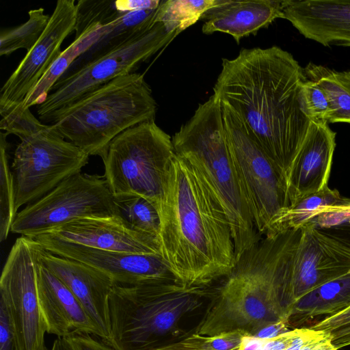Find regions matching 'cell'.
<instances>
[{
  "instance_id": "83f0119b",
  "label": "cell",
  "mask_w": 350,
  "mask_h": 350,
  "mask_svg": "<svg viewBox=\"0 0 350 350\" xmlns=\"http://www.w3.org/2000/svg\"><path fill=\"white\" fill-rule=\"evenodd\" d=\"M29 19L23 24L0 36V55H8L16 50L25 49L29 51L38 42L45 30L50 16L44 8L31 10Z\"/></svg>"
},
{
  "instance_id": "d6986e66",
  "label": "cell",
  "mask_w": 350,
  "mask_h": 350,
  "mask_svg": "<svg viewBox=\"0 0 350 350\" xmlns=\"http://www.w3.org/2000/svg\"><path fill=\"white\" fill-rule=\"evenodd\" d=\"M282 12L306 38L350 47V0H284Z\"/></svg>"
},
{
  "instance_id": "836d02e7",
  "label": "cell",
  "mask_w": 350,
  "mask_h": 350,
  "mask_svg": "<svg viewBox=\"0 0 350 350\" xmlns=\"http://www.w3.org/2000/svg\"><path fill=\"white\" fill-rule=\"evenodd\" d=\"M299 101L303 112L310 122H327L330 113L329 101L318 85L305 77L300 84Z\"/></svg>"
},
{
  "instance_id": "484cf974",
  "label": "cell",
  "mask_w": 350,
  "mask_h": 350,
  "mask_svg": "<svg viewBox=\"0 0 350 350\" xmlns=\"http://www.w3.org/2000/svg\"><path fill=\"white\" fill-rule=\"evenodd\" d=\"M349 204V198L342 196L337 190L327 187L288 208L274 222L267 234L299 228L329 208Z\"/></svg>"
},
{
  "instance_id": "ab89813d",
  "label": "cell",
  "mask_w": 350,
  "mask_h": 350,
  "mask_svg": "<svg viewBox=\"0 0 350 350\" xmlns=\"http://www.w3.org/2000/svg\"><path fill=\"white\" fill-rule=\"evenodd\" d=\"M299 331V328H295L273 338L265 340L262 350H286Z\"/></svg>"
},
{
  "instance_id": "f1b7e54d",
  "label": "cell",
  "mask_w": 350,
  "mask_h": 350,
  "mask_svg": "<svg viewBox=\"0 0 350 350\" xmlns=\"http://www.w3.org/2000/svg\"><path fill=\"white\" fill-rule=\"evenodd\" d=\"M8 133L1 131L0 136V241H5L18 211L15 205L14 181L8 161Z\"/></svg>"
},
{
  "instance_id": "e0dca14e",
  "label": "cell",
  "mask_w": 350,
  "mask_h": 350,
  "mask_svg": "<svg viewBox=\"0 0 350 350\" xmlns=\"http://www.w3.org/2000/svg\"><path fill=\"white\" fill-rule=\"evenodd\" d=\"M40 261L74 294L97 327L101 340L111 337L109 297L116 282L83 262L54 254L40 245Z\"/></svg>"
},
{
  "instance_id": "ba28073f",
  "label": "cell",
  "mask_w": 350,
  "mask_h": 350,
  "mask_svg": "<svg viewBox=\"0 0 350 350\" xmlns=\"http://www.w3.org/2000/svg\"><path fill=\"white\" fill-rule=\"evenodd\" d=\"M226 137L241 191L258 234L265 236L288 206L286 185L237 115L221 103Z\"/></svg>"
},
{
  "instance_id": "8992f818",
  "label": "cell",
  "mask_w": 350,
  "mask_h": 350,
  "mask_svg": "<svg viewBox=\"0 0 350 350\" xmlns=\"http://www.w3.org/2000/svg\"><path fill=\"white\" fill-rule=\"evenodd\" d=\"M213 293L208 287L178 281L116 283L109 297L111 337L107 345L116 350H148L163 344L180 321Z\"/></svg>"
},
{
  "instance_id": "8fae6325",
  "label": "cell",
  "mask_w": 350,
  "mask_h": 350,
  "mask_svg": "<svg viewBox=\"0 0 350 350\" xmlns=\"http://www.w3.org/2000/svg\"><path fill=\"white\" fill-rule=\"evenodd\" d=\"M90 155L66 141L52 126L21 139L14 153L15 205L34 202L65 179L81 172Z\"/></svg>"
},
{
  "instance_id": "1f68e13d",
  "label": "cell",
  "mask_w": 350,
  "mask_h": 350,
  "mask_svg": "<svg viewBox=\"0 0 350 350\" xmlns=\"http://www.w3.org/2000/svg\"><path fill=\"white\" fill-rule=\"evenodd\" d=\"M0 129L21 139L34 135L49 127L37 119L23 104L0 105Z\"/></svg>"
},
{
  "instance_id": "7c38bea8",
  "label": "cell",
  "mask_w": 350,
  "mask_h": 350,
  "mask_svg": "<svg viewBox=\"0 0 350 350\" xmlns=\"http://www.w3.org/2000/svg\"><path fill=\"white\" fill-rule=\"evenodd\" d=\"M40 244L21 236L14 242L0 279L1 299L7 309L17 350H48L37 291Z\"/></svg>"
},
{
  "instance_id": "44dd1931",
  "label": "cell",
  "mask_w": 350,
  "mask_h": 350,
  "mask_svg": "<svg viewBox=\"0 0 350 350\" xmlns=\"http://www.w3.org/2000/svg\"><path fill=\"white\" fill-rule=\"evenodd\" d=\"M278 18H284L282 1L220 0L202 16V31L205 34L226 33L239 43L242 38L256 34Z\"/></svg>"
},
{
  "instance_id": "4dcf8cb0",
  "label": "cell",
  "mask_w": 350,
  "mask_h": 350,
  "mask_svg": "<svg viewBox=\"0 0 350 350\" xmlns=\"http://www.w3.org/2000/svg\"><path fill=\"white\" fill-rule=\"evenodd\" d=\"M122 216L135 229L158 239L160 217L157 208L148 200L140 196L116 198Z\"/></svg>"
},
{
  "instance_id": "52a82bcc",
  "label": "cell",
  "mask_w": 350,
  "mask_h": 350,
  "mask_svg": "<svg viewBox=\"0 0 350 350\" xmlns=\"http://www.w3.org/2000/svg\"><path fill=\"white\" fill-rule=\"evenodd\" d=\"M174 155L170 136L154 120L140 123L109 144L104 176L116 198L140 196L157 209Z\"/></svg>"
},
{
  "instance_id": "9a60e30c",
  "label": "cell",
  "mask_w": 350,
  "mask_h": 350,
  "mask_svg": "<svg viewBox=\"0 0 350 350\" xmlns=\"http://www.w3.org/2000/svg\"><path fill=\"white\" fill-rule=\"evenodd\" d=\"M77 2L58 0L49 23L1 89L0 105L23 104L28 94L63 51L64 40L75 31Z\"/></svg>"
},
{
  "instance_id": "d6a6232c",
  "label": "cell",
  "mask_w": 350,
  "mask_h": 350,
  "mask_svg": "<svg viewBox=\"0 0 350 350\" xmlns=\"http://www.w3.org/2000/svg\"><path fill=\"white\" fill-rule=\"evenodd\" d=\"M247 335L250 334L242 329L223 332L214 336L194 333L178 342L187 350H237Z\"/></svg>"
},
{
  "instance_id": "3957f363",
  "label": "cell",
  "mask_w": 350,
  "mask_h": 350,
  "mask_svg": "<svg viewBox=\"0 0 350 350\" xmlns=\"http://www.w3.org/2000/svg\"><path fill=\"white\" fill-rule=\"evenodd\" d=\"M301 234V228L268 233L242 253L213 291L195 333L214 336L242 329L252 336L267 325L289 321L280 300Z\"/></svg>"
},
{
  "instance_id": "277c9868",
  "label": "cell",
  "mask_w": 350,
  "mask_h": 350,
  "mask_svg": "<svg viewBox=\"0 0 350 350\" xmlns=\"http://www.w3.org/2000/svg\"><path fill=\"white\" fill-rule=\"evenodd\" d=\"M172 140L176 154L199 172L222 206L231 227L237 260L262 237L239 183L219 98L213 94L199 104Z\"/></svg>"
},
{
  "instance_id": "5bb4252c",
  "label": "cell",
  "mask_w": 350,
  "mask_h": 350,
  "mask_svg": "<svg viewBox=\"0 0 350 350\" xmlns=\"http://www.w3.org/2000/svg\"><path fill=\"white\" fill-rule=\"evenodd\" d=\"M32 239L54 254L83 262L103 272L116 284L133 285L178 281L160 254L103 250L64 241L46 234H38Z\"/></svg>"
},
{
  "instance_id": "4316f807",
  "label": "cell",
  "mask_w": 350,
  "mask_h": 350,
  "mask_svg": "<svg viewBox=\"0 0 350 350\" xmlns=\"http://www.w3.org/2000/svg\"><path fill=\"white\" fill-rule=\"evenodd\" d=\"M220 0L161 1L157 10L154 23H161L169 33L178 35L201 19Z\"/></svg>"
},
{
  "instance_id": "d4e9b609",
  "label": "cell",
  "mask_w": 350,
  "mask_h": 350,
  "mask_svg": "<svg viewBox=\"0 0 350 350\" xmlns=\"http://www.w3.org/2000/svg\"><path fill=\"white\" fill-rule=\"evenodd\" d=\"M157 10L126 13L109 25L107 31L98 41L76 59L67 71L74 70L107 53L155 24L154 18Z\"/></svg>"
},
{
  "instance_id": "9c48e42d",
  "label": "cell",
  "mask_w": 350,
  "mask_h": 350,
  "mask_svg": "<svg viewBox=\"0 0 350 350\" xmlns=\"http://www.w3.org/2000/svg\"><path fill=\"white\" fill-rule=\"evenodd\" d=\"M177 35L156 23L124 44L79 67L67 71L53 86L44 101L36 106L42 122L55 111L85 94L124 75L156 53Z\"/></svg>"
},
{
  "instance_id": "f546056e",
  "label": "cell",
  "mask_w": 350,
  "mask_h": 350,
  "mask_svg": "<svg viewBox=\"0 0 350 350\" xmlns=\"http://www.w3.org/2000/svg\"><path fill=\"white\" fill-rule=\"evenodd\" d=\"M125 14L116 9V1L79 0L77 1L75 39L96 26H107Z\"/></svg>"
},
{
  "instance_id": "ee69618b",
  "label": "cell",
  "mask_w": 350,
  "mask_h": 350,
  "mask_svg": "<svg viewBox=\"0 0 350 350\" xmlns=\"http://www.w3.org/2000/svg\"><path fill=\"white\" fill-rule=\"evenodd\" d=\"M51 350H72L64 338L57 337L54 340Z\"/></svg>"
},
{
  "instance_id": "ac0fdd59",
  "label": "cell",
  "mask_w": 350,
  "mask_h": 350,
  "mask_svg": "<svg viewBox=\"0 0 350 350\" xmlns=\"http://www.w3.org/2000/svg\"><path fill=\"white\" fill-rule=\"evenodd\" d=\"M336 133L326 122H310L304 142L291 168L287 185L289 207L329 187Z\"/></svg>"
},
{
  "instance_id": "6da1fadb",
  "label": "cell",
  "mask_w": 350,
  "mask_h": 350,
  "mask_svg": "<svg viewBox=\"0 0 350 350\" xmlns=\"http://www.w3.org/2000/svg\"><path fill=\"white\" fill-rule=\"evenodd\" d=\"M303 68L278 46L242 49L223 58L213 94L229 107L273 164L287 191L310 121L299 101Z\"/></svg>"
},
{
  "instance_id": "7a4b0ae2",
  "label": "cell",
  "mask_w": 350,
  "mask_h": 350,
  "mask_svg": "<svg viewBox=\"0 0 350 350\" xmlns=\"http://www.w3.org/2000/svg\"><path fill=\"white\" fill-rule=\"evenodd\" d=\"M161 256L180 282L208 287L236 262L228 217L199 172L176 154L157 207Z\"/></svg>"
},
{
  "instance_id": "cb8c5ba5",
  "label": "cell",
  "mask_w": 350,
  "mask_h": 350,
  "mask_svg": "<svg viewBox=\"0 0 350 350\" xmlns=\"http://www.w3.org/2000/svg\"><path fill=\"white\" fill-rule=\"evenodd\" d=\"M109 25L96 26L86 31L62 51L47 70L23 102L25 107L38 105L45 100L54 84L65 74L70 66L93 46L107 31Z\"/></svg>"
},
{
  "instance_id": "ffe728a7",
  "label": "cell",
  "mask_w": 350,
  "mask_h": 350,
  "mask_svg": "<svg viewBox=\"0 0 350 350\" xmlns=\"http://www.w3.org/2000/svg\"><path fill=\"white\" fill-rule=\"evenodd\" d=\"M36 278L38 301L48 334L64 338L81 332L100 338L97 327L83 306L39 256Z\"/></svg>"
},
{
  "instance_id": "f6af8a7d",
  "label": "cell",
  "mask_w": 350,
  "mask_h": 350,
  "mask_svg": "<svg viewBox=\"0 0 350 350\" xmlns=\"http://www.w3.org/2000/svg\"><path fill=\"white\" fill-rule=\"evenodd\" d=\"M349 273H350V271H349Z\"/></svg>"
},
{
  "instance_id": "2e32d148",
  "label": "cell",
  "mask_w": 350,
  "mask_h": 350,
  "mask_svg": "<svg viewBox=\"0 0 350 350\" xmlns=\"http://www.w3.org/2000/svg\"><path fill=\"white\" fill-rule=\"evenodd\" d=\"M43 234L103 250L161 255L157 238L135 229L122 216L79 217Z\"/></svg>"
},
{
  "instance_id": "f35d334b",
  "label": "cell",
  "mask_w": 350,
  "mask_h": 350,
  "mask_svg": "<svg viewBox=\"0 0 350 350\" xmlns=\"http://www.w3.org/2000/svg\"><path fill=\"white\" fill-rule=\"evenodd\" d=\"M289 321L286 319L267 325L257 331L254 335L255 338L260 340H269L278 336L279 335L288 332Z\"/></svg>"
},
{
  "instance_id": "30bf717a",
  "label": "cell",
  "mask_w": 350,
  "mask_h": 350,
  "mask_svg": "<svg viewBox=\"0 0 350 350\" xmlns=\"http://www.w3.org/2000/svg\"><path fill=\"white\" fill-rule=\"evenodd\" d=\"M111 216L122 214L105 176L79 172L18 212L11 232L32 238L76 218Z\"/></svg>"
},
{
  "instance_id": "4fadbf2b",
  "label": "cell",
  "mask_w": 350,
  "mask_h": 350,
  "mask_svg": "<svg viewBox=\"0 0 350 350\" xmlns=\"http://www.w3.org/2000/svg\"><path fill=\"white\" fill-rule=\"evenodd\" d=\"M290 280L282 300L287 318L293 306L319 286L349 273L350 236L333 228L318 227L312 221L301 227Z\"/></svg>"
},
{
  "instance_id": "60d3db41",
  "label": "cell",
  "mask_w": 350,
  "mask_h": 350,
  "mask_svg": "<svg viewBox=\"0 0 350 350\" xmlns=\"http://www.w3.org/2000/svg\"><path fill=\"white\" fill-rule=\"evenodd\" d=\"M299 350H338L332 342L329 332L322 334L303 346Z\"/></svg>"
},
{
  "instance_id": "8d00e7d4",
  "label": "cell",
  "mask_w": 350,
  "mask_h": 350,
  "mask_svg": "<svg viewBox=\"0 0 350 350\" xmlns=\"http://www.w3.org/2000/svg\"><path fill=\"white\" fill-rule=\"evenodd\" d=\"M350 324V306L346 310L332 316H329L313 325L311 328L316 330L331 332L332 331Z\"/></svg>"
},
{
  "instance_id": "74e56055",
  "label": "cell",
  "mask_w": 350,
  "mask_h": 350,
  "mask_svg": "<svg viewBox=\"0 0 350 350\" xmlns=\"http://www.w3.org/2000/svg\"><path fill=\"white\" fill-rule=\"evenodd\" d=\"M160 0H118L116 1V9L122 13L131 12L156 10L159 8Z\"/></svg>"
},
{
  "instance_id": "7bdbcfd3",
  "label": "cell",
  "mask_w": 350,
  "mask_h": 350,
  "mask_svg": "<svg viewBox=\"0 0 350 350\" xmlns=\"http://www.w3.org/2000/svg\"><path fill=\"white\" fill-rule=\"evenodd\" d=\"M148 350H187L182 347L178 341L173 342H164ZM237 350H239L237 349Z\"/></svg>"
},
{
  "instance_id": "603a6c76",
  "label": "cell",
  "mask_w": 350,
  "mask_h": 350,
  "mask_svg": "<svg viewBox=\"0 0 350 350\" xmlns=\"http://www.w3.org/2000/svg\"><path fill=\"white\" fill-rule=\"evenodd\" d=\"M303 73L326 94L330 104L327 122L350 124V71H338L310 62L303 68Z\"/></svg>"
},
{
  "instance_id": "d590c367",
  "label": "cell",
  "mask_w": 350,
  "mask_h": 350,
  "mask_svg": "<svg viewBox=\"0 0 350 350\" xmlns=\"http://www.w3.org/2000/svg\"><path fill=\"white\" fill-rule=\"evenodd\" d=\"M0 350H17L9 315L4 303L1 300Z\"/></svg>"
},
{
  "instance_id": "5b68a950",
  "label": "cell",
  "mask_w": 350,
  "mask_h": 350,
  "mask_svg": "<svg viewBox=\"0 0 350 350\" xmlns=\"http://www.w3.org/2000/svg\"><path fill=\"white\" fill-rule=\"evenodd\" d=\"M157 103L144 75L120 76L52 113L44 122L87 154L105 158L126 129L154 120Z\"/></svg>"
},
{
  "instance_id": "7402d4cb",
  "label": "cell",
  "mask_w": 350,
  "mask_h": 350,
  "mask_svg": "<svg viewBox=\"0 0 350 350\" xmlns=\"http://www.w3.org/2000/svg\"><path fill=\"white\" fill-rule=\"evenodd\" d=\"M350 306V273L309 292L293 306L291 318L306 321L317 316L336 314Z\"/></svg>"
},
{
  "instance_id": "e575fe53",
  "label": "cell",
  "mask_w": 350,
  "mask_h": 350,
  "mask_svg": "<svg viewBox=\"0 0 350 350\" xmlns=\"http://www.w3.org/2000/svg\"><path fill=\"white\" fill-rule=\"evenodd\" d=\"M64 338L72 350H116L86 333L74 332Z\"/></svg>"
},
{
  "instance_id": "b9f144b4",
  "label": "cell",
  "mask_w": 350,
  "mask_h": 350,
  "mask_svg": "<svg viewBox=\"0 0 350 350\" xmlns=\"http://www.w3.org/2000/svg\"><path fill=\"white\" fill-rule=\"evenodd\" d=\"M329 333L332 342L338 349L350 345V324Z\"/></svg>"
}]
</instances>
